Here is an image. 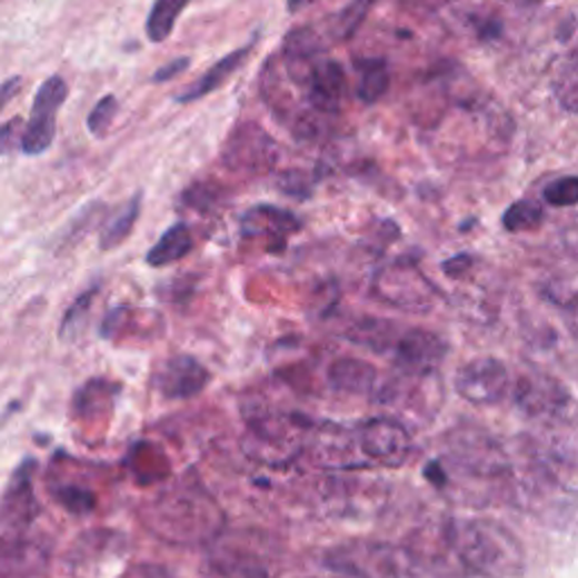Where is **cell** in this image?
I'll use <instances>...</instances> for the list:
<instances>
[{
    "label": "cell",
    "mask_w": 578,
    "mask_h": 578,
    "mask_svg": "<svg viewBox=\"0 0 578 578\" xmlns=\"http://www.w3.org/2000/svg\"><path fill=\"white\" fill-rule=\"evenodd\" d=\"M450 545L470 574L511 576L522 571L525 554L518 538L497 522H459L450 531Z\"/></svg>",
    "instance_id": "6da1fadb"
},
{
    "label": "cell",
    "mask_w": 578,
    "mask_h": 578,
    "mask_svg": "<svg viewBox=\"0 0 578 578\" xmlns=\"http://www.w3.org/2000/svg\"><path fill=\"white\" fill-rule=\"evenodd\" d=\"M278 142L256 122L236 127L225 142L222 161L238 175H267L278 161Z\"/></svg>",
    "instance_id": "7a4b0ae2"
},
{
    "label": "cell",
    "mask_w": 578,
    "mask_h": 578,
    "mask_svg": "<svg viewBox=\"0 0 578 578\" xmlns=\"http://www.w3.org/2000/svg\"><path fill=\"white\" fill-rule=\"evenodd\" d=\"M357 446L371 461L400 468L411 457V434L407 427L391 416H376L357 427Z\"/></svg>",
    "instance_id": "3957f363"
},
{
    "label": "cell",
    "mask_w": 578,
    "mask_h": 578,
    "mask_svg": "<svg viewBox=\"0 0 578 578\" xmlns=\"http://www.w3.org/2000/svg\"><path fill=\"white\" fill-rule=\"evenodd\" d=\"M68 98V84L63 78H48L32 104L30 120L21 133V152L28 157H41L50 150L57 133V113Z\"/></svg>",
    "instance_id": "277c9868"
},
{
    "label": "cell",
    "mask_w": 578,
    "mask_h": 578,
    "mask_svg": "<svg viewBox=\"0 0 578 578\" xmlns=\"http://www.w3.org/2000/svg\"><path fill=\"white\" fill-rule=\"evenodd\" d=\"M509 387V369L497 357L470 359L455 376L457 393L475 407H495L504 402Z\"/></svg>",
    "instance_id": "5b68a950"
},
{
    "label": "cell",
    "mask_w": 578,
    "mask_h": 578,
    "mask_svg": "<svg viewBox=\"0 0 578 578\" xmlns=\"http://www.w3.org/2000/svg\"><path fill=\"white\" fill-rule=\"evenodd\" d=\"M448 459L464 475L495 477L506 470L504 452L484 429L464 427L448 434Z\"/></svg>",
    "instance_id": "8992f818"
},
{
    "label": "cell",
    "mask_w": 578,
    "mask_h": 578,
    "mask_svg": "<svg viewBox=\"0 0 578 578\" xmlns=\"http://www.w3.org/2000/svg\"><path fill=\"white\" fill-rule=\"evenodd\" d=\"M400 551L389 545H373V542H355L341 545L326 554L323 565L337 574H357V576H396L409 574L402 567Z\"/></svg>",
    "instance_id": "52a82bcc"
},
{
    "label": "cell",
    "mask_w": 578,
    "mask_h": 578,
    "mask_svg": "<svg viewBox=\"0 0 578 578\" xmlns=\"http://www.w3.org/2000/svg\"><path fill=\"white\" fill-rule=\"evenodd\" d=\"M396 367L405 376H431L450 352V343L431 330L411 328L396 339Z\"/></svg>",
    "instance_id": "ba28073f"
},
{
    "label": "cell",
    "mask_w": 578,
    "mask_h": 578,
    "mask_svg": "<svg viewBox=\"0 0 578 578\" xmlns=\"http://www.w3.org/2000/svg\"><path fill=\"white\" fill-rule=\"evenodd\" d=\"M210 382L208 369L192 355L168 357L155 373V389L166 400H188L199 396Z\"/></svg>",
    "instance_id": "9c48e42d"
},
{
    "label": "cell",
    "mask_w": 578,
    "mask_h": 578,
    "mask_svg": "<svg viewBox=\"0 0 578 578\" xmlns=\"http://www.w3.org/2000/svg\"><path fill=\"white\" fill-rule=\"evenodd\" d=\"M518 407L536 418V416H562L571 407L569 391L547 376H522L516 387Z\"/></svg>",
    "instance_id": "30bf717a"
},
{
    "label": "cell",
    "mask_w": 578,
    "mask_h": 578,
    "mask_svg": "<svg viewBox=\"0 0 578 578\" xmlns=\"http://www.w3.org/2000/svg\"><path fill=\"white\" fill-rule=\"evenodd\" d=\"M34 468H37V461H32V459L23 461L14 470V475L8 484L3 506H0V520L10 527L30 525L39 516V504H37L34 490H32Z\"/></svg>",
    "instance_id": "8fae6325"
},
{
    "label": "cell",
    "mask_w": 578,
    "mask_h": 578,
    "mask_svg": "<svg viewBox=\"0 0 578 578\" xmlns=\"http://www.w3.org/2000/svg\"><path fill=\"white\" fill-rule=\"evenodd\" d=\"M48 562L46 549L21 536L0 540V576L8 574H39Z\"/></svg>",
    "instance_id": "7c38bea8"
},
{
    "label": "cell",
    "mask_w": 578,
    "mask_h": 578,
    "mask_svg": "<svg viewBox=\"0 0 578 578\" xmlns=\"http://www.w3.org/2000/svg\"><path fill=\"white\" fill-rule=\"evenodd\" d=\"M251 50H253V41L247 43L245 48L233 50L231 54L222 57L220 61L212 63L192 87H188V89H186L183 93H179L175 100H177L179 104H190V102H197V100L210 96L212 91H217L220 87H225L227 80L233 76V72L247 61V57L251 54Z\"/></svg>",
    "instance_id": "4fadbf2b"
},
{
    "label": "cell",
    "mask_w": 578,
    "mask_h": 578,
    "mask_svg": "<svg viewBox=\"0 0 578 578\" xmlns=\"http://www.w3.org/2000/svg\"><path fill=\"white\" fill-rule=\"evenodd\" d=\"M328 385L339 391V393H348V396H361V393H371L378 385V369L369 361L361 359H337L328 369Z\"/></svg>",
    "instance_id": "5bb4252c"
},
{
    "label": "cell",
    "mask_w": 578,
    "mask_h": 578,
    "mask_svg": "<svg viewBox=\"0 0 578 578\" xmlns=\"http://www.w3.org/2000/svg\"><path fill=\"white\" fill-rule=\"evenodd\" d=\"M303 227V222L295 212L278 206H256L242 217V233L247 238L271 233V236H289Z\"/></svg>",
    "instance_id": "9a60e30c"
},
{
    "label": "cell",
    "mask_w": 578,
    "mask_h": 578,
    "mask_svg": "<svg viewBox=\"0 0 578 578\" xmlns=\"http://www.w3.org/2000/svg\"><path fill=\"white\" fill-rule=\"evenodd\" d=\"M192 249H195V238L190 227L186 222H177L159 238V242L150 249L144 260H148L150 267H168L186 258Z\"/></svg>",
    "instance_id": "2e32d148"
},
{
    "label": "cell",
    "mask_w": 578,
    "mask_h": 578,
    "mask_svg": "<svg viewBox=\"0 0 578 578\" xmlns=\"http://www.w3.org/2000/svg\"><path fill=\"white\" fill-rule=\"evenodd\" d=\"M140 208H142V192H136L104 225V229L100 233L102 251H113L129 240V236L133 233V227L138 222V217H140Z\"/></svg>",
    "instance_id": "e0dca14e"
},
{
    "label": "cell",
    "mask_w": 578,
    "mask_h": 578,
    "mask_svg": "<svg viewBox=\"0 0 578 578\" xmlns=\"http://www.w3.org/2000/svg\"><path fill=\"white\" fill-rule=\"evenodd\" d=\"M359 70V87H357V98L365 104H376L391 84L389 68L382 59H365L355 63Z\"/></svg>",
    "instance_id": "ac0fdd59"
},
{
    "label": "cell",
    "mask_w": 578,
    "mask_h": 578,
    "mask_svg": "<svg viewBox=\"0 0 578 578\" xmlns=\"http://www.w3.org/2000/svg\"><path fill=\"white\" fill-rule=\"evenodd\" d=\"M545 208L536 199H520L511 203L501 215V225L509 233H527L538 231L545 225Z\"/></svg>",
    "instance_id": "d6986e66"
},
{
    "label": "cell",
    "mask_w": 578,
    "mask_h": 578,
    "mask_svg": "<svg viewBox=\"0 0 578 578\" xmlns=\"http://www.w3.org/2000/svg\"><path fill=\"white\" fill-rule=\"evenodd\" d=\"M188 3L190 0H157L148 17V26H144L148 28L150 41H155V43L166 41L172 34L177 19L188 8Z\"/></svg>",
    "instance_id": "ffe728a7"
},
{
    "label": "cell",
    "mask_w": 578,
    "mask_h": 578,
    "mask_svg": "<svg viewBox=\"0 0 578 578\" xmlns=\"http://www.w3.org/2000/svg\"><path fill=\"white\" fill-rule=\"evenodd\" d=\"M98 292H100V280L93 282V285L87 289V292L80 295V297L76 299V303H72V306L68 308V312H66L63 319H61V328H59V337H61V339L70 341V339H76V337L84 330L87 319H89V312H91V306H93Z\"/></svg>",
    "instance_id": "44dd1931"
},
{
    "label": "cell",
    "mask_w": 578,
    "mask_h": 578,
    "mask_svg": "<svg viewBox=\"0 0 578 578\" xmlns=\"http://www.w3.org/2000/svg\"><path fill=\"white\" fill-rule=\"evenodd\" d=\"M321 52L323 43L312 28H297L285 37V59H315Z\"/></svg>",
    "instance_id": "7402d4cb"
},
{
    "label": "cell",
    "mask_w": 578,
    "mask_h": 578,
    "mask_svg": "<svg viewBox=\"0 0 578 578\" xmlns=\"http://www.w3.org/2000/svg\"><path fill=\"white\" fill-rule=\"evenodd\" d=\"M373 3L376 0H352V3L339 14V19L335 23V37L350 39L357 32V28L361 26V21L367 19Z\"/></svg>",
    "instance_id": "603a6c76"
},
{
    "label": "cell",
    "mask_w": 578,
    "mask_h": 578,
    "mask_svg": "<svg viewBox=\"0 0 578 578\" xmlns=\"http://www.w3.org/2000/svg\"><path fill=\"white\" fill-rule=\"evenodd\" d=\"M542 199L549 206H556V208L576 206V201H578V179L569 175V177H560V179L547 183L545 190H542Z\"/></svg>",
    "instance_id": "cb8c5ba5"
},
{
    "label": "cell",
    "mask_w": 578,
    "mask_h": 578,
    "mask_svg": "<svg viewBox=\"0 0 578 578\" xmlns=\"http://www.w3.org/2000/svg\"><path fill=\"white\" fill-rule=\"evenodd\" d=\"M556 89V98L558 102L565 107V111L574 113L576 111V63H574V54H569L567 63L560 66V76L554 82Z\"/></svg>",
    "instance_id": "d4e9b609"
},
{
    "label": "cell",
    "mask_w": 578,
    "mask_h": 578,
    "mask_svg": "<svg viewBox=\"0 0 578 578\" xmlns=\"http://www.w3.org/2000/svg\"><path fill=\"white\" fill-rule=\"evenodd\" d=\"M118 116V100L113 96H104L96 107L93 111L89 113V120H87V127L89 131L96 136V138H104L113 124Z\"/></svg>",
    "instance_id": "484cf974"
},
{
    "label": "cell",
    "mask_w": 578,
    "mask_h": 578,
    "mask_svg": "<svg viewBox=\"0 0 578 578\" xmlns=\"http://www.w3.org/2000/svg\"><path fill=\"white\" fill-rule=\"evenodd\" d=\"M276 188L287 195V197H295L299 201L308 199L312 195L315 181L308 177V172L303 170H285L278 179H276Z\"/></svg>",
    "instance_id": "4316f807"
},
{
    "label": "cell",
    "mask_w": 578,
    "mask_h": 578,
    "mask_svg": "<svg viewBox=\"0 0 578 578\" xmlns=\"http://www.w3.org/2000/svg\"><path fill=\"white\" fill-rule=\"evenodd\" d=\"M57 499L66 506L68 511L78 514V516H84V514H91L96 509V495L84 490V488H78V486H68V488H59L57 490Z\"/></svg>",
    "instance_id": "83f0119b"
},
{
    "label": "cell",
    "mask_w": 578,
    "mask_h": 578,
    "mask_svg": "<svg viewBox=\"0 0 578 578\" xmlns=\"http://www.w3.org/2000/svg\"><path fill=\"white\" fill-rule=\"evenodd\" d=\"M21 124H23V120L14 118L12 122L0 127V157H8L17 144H21V133H23Z\"/></svg>",
    "instance_id": "f1b7e54d"
},
{
    "label": "cell",
    "mask_w": 578,
    "mask_h": 578,
    "mask_svg": "<svg viewBox=\"0 0 578 578\" xmlns=\"http://www.w3.org/2000/svg\"><path fill=\"white\" fill-rule=\"evenodd\" d=\"M190 66V59L188 57H181V59H175V61H170V63H166L163 68H159L157 72H155V82L157 84H161V82H170V80H175L177 76H181V72L186 70Z\"/></svg>",
    "instance_id": "f546056e"
},
{
    "label": "cell",
    "mask_w": 578,
    "mask_h": 578,
    "mask_svg": "<svg viewBox=\"0 0 578 578\" xmlns=\"http://www.w3.org/2000/svg\"><path fill=\"white\" fill-rule=\"evenodd\" d=\"M21 87H23V80H21V78H12V80L0 84V111H3V109L8 107L10 100H14V98L19 96Z\"/></svg>",
    "instance_id": "4dcf8cb0"
},
{
    "label": "cell",
    "mask_w": 578,
    "mask_h": 578,
    "mask_svg": "<svg viewBox=\"0 0 578 578\" xmlns=\"http://www.w3.org/2000/svg\"><path fill=\"white\" fill-rule=\"evenodd\" d=\"M310 3H315V0H287V10L289 12H299L301 8L310 6Z\"/></svg>",
    "instance_id": "1f68e13d"
},
{
    "label": "cell",
    "mask_w": 578,
    "mask_h": 578,
    "mask_svg": "<svg viewBox=\"0 0 578 578\" xmlns=\"http://www.w3.org/2000/svg\"><path fill=\"white\" fill-rule=\"evenodd\" d=\"M522 3H525V6H538L540 0H522Z\"/></svg>",
    "instance_id": "d6a6232c"
}]
</instances>
